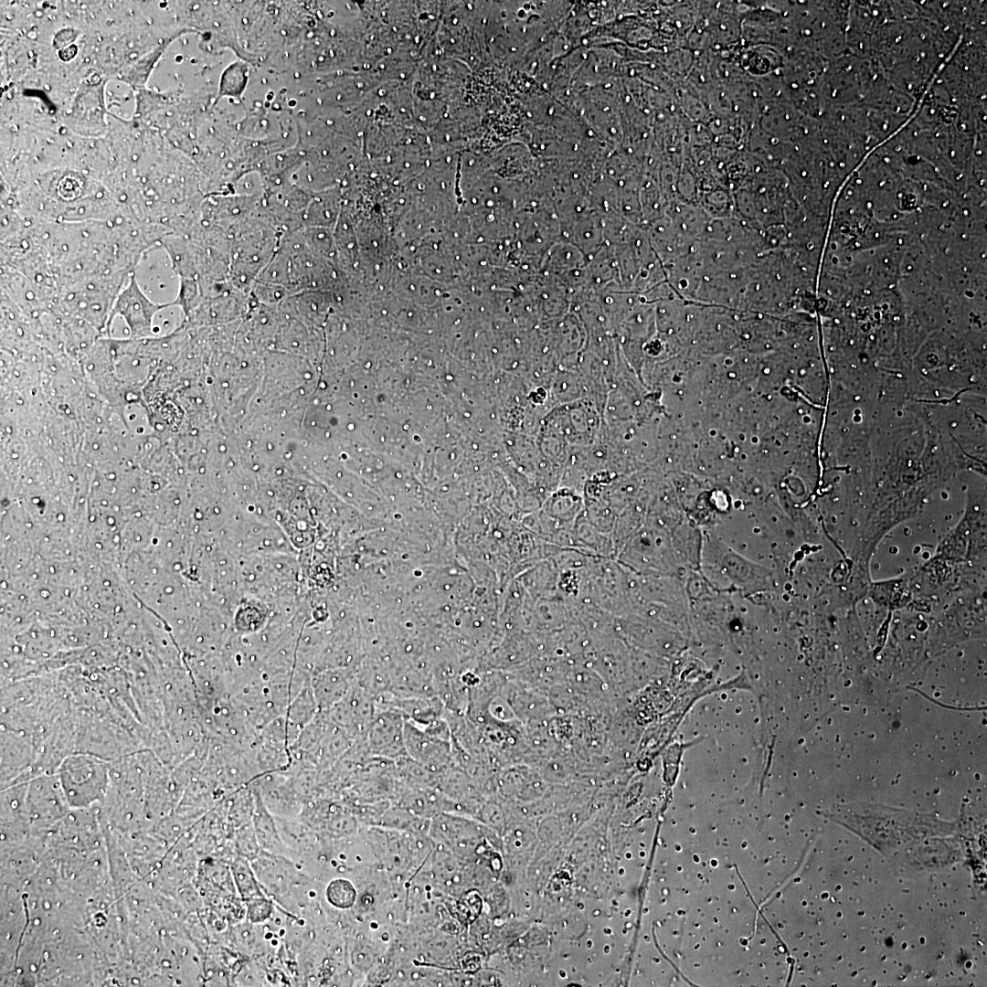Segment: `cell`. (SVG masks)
I'll return each mask as SVG.
<instances>
[{"mask_svg":"<svg viewBox=\"0 0 987 987\" xmlns=\"http://www.w3.org/2000/svg\"><path fill=\"white\" fill-rule=\"evenodd\" d=\"M109 771L108 762L95 755L72 754L58 769V782L70 805L84 806L102 796Z\"/></svg>","mask_w":987,"mask_h":987,"instance_id":"1","label":"cell"},{"mask_svg":"<svg viewBox=\"0 0 987 987\" xmlns=\"http://www.w3.org/2000/svg\"><path fill=\"white\" fill-rule=\"evenodd\" d=\"M175 302L159 304L152 302L142 290L136 276L132 271L123 288L117 295L110 313L107 330L111 327L116 316L122 318L134 339L150 336L154 333L153 320L155 313Z\"/></svg>","mask_w":987,"mask_h":987,"instance_id":"2","label":"cell"},{"mask_svg":"<svg viewBox=\"0 0 987 987\" xmlns=\"http://www.w3.org/2000/svg\"><path fill=\"white\" fill-rule=\"evenodd\" d=\"M376 712L365 734L373 757L397 760L407 755L404 741L406 718L397 708L376 704Z\"/></svg>","mask_w":987,"mask_h":987,"instance_id":"3","label":"cell"},{"mask_svg":"<svg viewBox=\"0 0 987 987\" xmlns=\"http://www.w3.org/2000/svg\"><path fill=\"white\" fill-rule=\"evenodd\" d=\"M404 741L407 755L436 774L453 764L451 740L433 736L407 719Z\"/></svg>","mask_w":987,"mask_h":987,"instance_id":"4","label":"cell"},{"mask_svg":"<svg viewBox=\"0 0 987 987\" xmlns=\"http://www.w3.org/2000/svg\"><path fill=\"white\" fill-rule=\"evenodd\" d=\"M376 707L375 698L356 681L346 695L326 712L334 724L356 738L366 734Z\"/></svg>","mask_w":987,"mask_h":987,"instance_id":"5","label":"cell"},{"mask_svg":"<svg viewBox=\"0 0 987 987\" xmlns=\"http://www.w3.org/2000/svg\"><path fill=\"white\" fill-rule=\"evenodd\" d=\"M356 683V675L345 668H327L312 675L311 685L320 711H327L340 702Z\"/></svg>","mask_w":987,"mask_h":987,"instance_id":"6","label":"cell"},{"mask_svg":"<svg viewBox=\"0 0 987 987\" xmlns=\"http://www.w3.org/2000/svg\"><path fill=\"white\" fill-rule=\"evenodd\" d=\"M319 711L312 685L309 683L291 699L285 716L291 723L302 729Z\"/></svg>","mask_w":987,"mask_h":987,"instance_id":"7","label":"cell"},{"mask_svg":"<svg viewBox=\"0 0 987 987\" xmlns=\"http://www.w3.org/2000/svg\"><path fill=\"white\" fill-rule=\"evenodd\" d=\"M327 899L335 907H348L355 900V889L352 885L344 879L334 880L326 891Z\"/></svg>","mask_w":987,"mask_h":987,"instance_id":"8","label":"cell"},{"mask_svg":"<svg viewBox=\"0 0 987 987\" xmlns=\"http://www.w3.org/2000/svg\"><path fill=\"white\" fill-rule=\"evenodd\" d=\"M233 868L234 876L241 893H246V895L257 893L256 884L248 865L244 862L239 860L234 864Z\"/></svg>","mask_w":987,"mask_h":987,"instance_id":"9","label":"cell"}]
</instances>
